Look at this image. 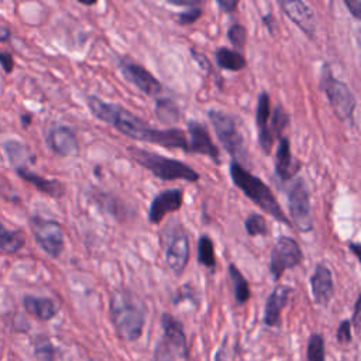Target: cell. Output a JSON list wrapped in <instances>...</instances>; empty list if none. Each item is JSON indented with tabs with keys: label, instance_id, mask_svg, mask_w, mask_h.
Instances as JSON below:
<instances>
[{
	"label": "cell",
	"instance_id": "obj_1",
	"mask_svg": "<svg viewBox=\"0 0 361 361\" xmlns=\"http://www.w3.org/2000/svg\"><path fill=\"white\" fill-rule=\"evenodd\" d=\"M86 102L89 110L97 120L107 123L128 138L155 144L166 149H180L186 154L189 152L188 135L180 128L151 127L147 121H144L121 104L106 102L96 94H89L86 97Z\"/></svg>",
	"mask_w": 361,
	"mask_h": 361
},
{
	"label": "cell",
	"instance_id": "obj_2",
	"mask_svg": "<svg viewBox=\"0 0 361 361\" xmlns=\"http://www.w3.org/2000/svg\"><path fill=\"white\" fill-rule=\"evenodd\" d=\"M110 319L117 336L124 341H135L144 330L147 306L130 288L121 286L111 292Z\"/></svg>",
	"mask_w": 361,
	"mask_h": 361
},
{
	"label": "cell",
	"instance_id": "obj_3",
	"mask_svg": "<svg viewBox=\"0 0 361 361\" xmlns=\"http://www.w3.org/2000/svg\"><path fill=\"white\" fill-rule=\"evenodd\" d=\"M228 173H230V178H231L234 186H237L262 212L269 214L276 221L290 226V221L286 217V214L283 213L282 207L279 206L274 192L261 178L255 176L247 168H244L243 165H240L235 161L230 162Z\"/></svg>",
	"mask_w": 361,
	"mask_h": 361
},
{
	"label": "cell",
	"instance_id": "obj_4",
	"mask_svg": "<svg viewBox=\"0 0 361 361\" xmlns=\"http://www.w3.org/2000/svg\"><path fill=\"white\" fill-rule=\"evenodd\" d=\"M127 152L133 161H135L140 166L145 168L161 180H185L195 183L200 178L192 166L179 159L168 158L158 152L148 151L135 145H128Z\"/></svg>",
	"mask_w": 361,
	"mask_h": 361
},
{
	"label": "cell",
	"instance_id": "obj_5",
	"mask_svg": "<svg viewBox=\"0 0 361 361\" xmlns=\"http://www.w3.org/2000/svg\"><path fill=\"white\" fill-rule=\"evenodd\" d=\"M319 87L324 93L329 100V104L334 113V116L344 124L354 127V116L357 107V99L350 86L337 79L330 68L329 62L322 65Z\"/></svg>",
	"mask_w": 361,
	"mask_h": 361
},
{
	"label": "cell",
	"instance_id": "obj_6",
	"mask_svg": "<svg viewBox=\"0 0 361 361\" xmlns=\"http://www.w3.org/2000/svg\"><path fill=\"white\" fill-rule=\"evenodd\" d=\"M207 117L214 130V134L226 149V152L233 158V161L240 165L248 162V151L245 145V140L240 131V126L237 117L216 109H210L207 111Z\"/></svg>",
	"mask_w": 361,
	"mask_h": 361
},
{
	"label": "cell",
	"instance_id": "obj_7",
	"mask_svg": "<svg viewBox=\"0 0 361 361\" xmlns=\"http://www.w3.org/2000/svg\"><path fill=\"white\" fill-rule=\"evenodd\" d=\"M162 338L157 345L155 361H189L186 336L182 323L169 313L161 316Z\"/></svg>",
	"mask_w": 361,
	"mask_h": 361
},
{
	"label": "cell",
	"instance_id": "obj_8",
	"mask_svg": "<svg viewBox=\"0 0 361 361\" xmlns=\"http://www.w3.org/2000/svg\"><path fill=\"white\" fill-rule=\"evenodd\" d=\"M286 202L290 224H293L300 233L312 231L314 220L312 214L309 188L303 178L293 179L286 192Z\"/></svg>",
	"mask_w": 361,
	"mask_h": 361
},
{
	"label": "cell",
	"instance_id": "obj_9",
	"mask_svg": "<svg viewBox=\"0 0 361 361\" xmlns=\"http://www.w3.org/2000/svg\"><path fill=\"white\" fill-rule=\"evenodd\" d=\"M303 251L299 243L289 235H279L269 255V274L274 281H279L285 271L296 268L303 261Z\"/></svg>",
	"mask_w": 361,
	"mask_h": 361
},
{
	"label": "cell",
	"instance_id": "obj_10",
	"mask_svg": "<svg viewBox=\"0 0 361 361\" xmlns=\"http://www.w3.org/2000/svg\"><path fill=\"white\" fill-rule=\"evenodd\" d=\"M164 254L165 262L175 276H180L189 264L190 244L186 231L182 224L168 228L164 237Z\"/></svg>",
	"mask_w": 361,
	"mask_h": 361
},
{
	"label": "cell",
	"instance_id": "obj_11",
	"mask_svg": "<svg viewBox=\"0 0 361 361\" xmlns=\"http://www.w3.org/2000/svg\"><path fill=\"white\" fill-rule=\"evenodd\" d=\"M31 228L37 244L52 258H58L65 247L62 226L55 220H47L34 217L31 220Z\"/></svg>",
	"mask_w": 361,
	"mask_h": 361
},
{
	"label": "cell",
	"instance_id": "obj_12",
	"mask_svg": "<svg viewBox=\"0 0 361 361\" xmlns=\"http://www.w3.org/2000/svg\"><path fill=\"white\" fill-rule=\"evenodd\" d=\"M118 69L127 82L134 85L147 96L158 97L162 93V85L159 80L142 65L123 58L118 62Z\"/></svg>",
	"mask_w": 361,
	"mask_h": 361
},
{
	"label": "cell",
	"instance_id": "obj_13",
	"mask_svg": "<svg viewBox=\"0 0 361 361\" xmlns=\"http://www.w3.org/2000/svg\"><path fill=\"white\" fill-rule=\"evenodd\" d=\"M278 6L282 8L285 16L310 39L314 38L316 32V14L314 10L302 0H281Z\"/></svg>",
	"mask_w": 361,
	"mask_h": 361
},
{
	"label": "cell",
	"instance_id": "obj_14",
	"mask_svg": "<svg viewBox=\"0 0 361 361\" xmlns=\"http://www.w3.org/2000/svg\"><path fill=\"white\" fill-rule=\"evenodd\" d=\"M188 154H200L209 157L213 162L220 164V151L213 142L206 124L190 120L188 121Z\"/></svg>",
	"mask_w": 361,
	"mask_h": 361
},
{
	"label": "cell",
	"instance_id": "obj_15",
	"mask_svg": "<svg viewBox=\"0 0 361 361\" xmlns=\"http://www.w3.org/2000/svg\"><path fill=\"white\" fill-rule=\"evenodd\" d=\"M183 204V189L172 188L158 193L149 203L148 221L151 224H159L169 213L178 212Z\"/></svg>",
	"mask_w": 361,
	"mask_h": 361
},
{
	"label": "cell",
	"instance_id": "obj_16",
	"mask_svg": "<svg viewBox=\"0 0 361 361\" xmlns=\"http://www.w3.org/2000/svg\"><path fill=\"white\" fill-rule=\"evenodd\" d=\"M300 168H302V162L292 155L290 141L288 137L283 135L281 140H278V147L275 152V159H274L275 176L278 178L279 182L286 183L296 178Z\"/></svg>",
	"mask_w": 361,
	"mask_h": 361
},
{
	"label": "cell",
	"instance_id": "obj_17",
	"mask_svg": "<svg viewBox=\"0 0 361 361\" xmlns=\"http://www.w3.org/2000/svg\"><path fill=\"white\" fill-rule=\"evenodd\" d=\"M47 144L59 157L72 158L79 155V141L66 126H54L47 134Z\"/></svg>",
	"mask_w": 361,
	"mask_h": 361
},
{
	"label": "cell",
	"instance_id": "obj_18",
	"mask_svg": "<svg viewBox=\"0 0 361 361\" xmlns=\"http://www.w3.org/2000/svg\"><path fill=\"white\" fill-rule=\"evenodd\" d=\"M269 117H271V97L267 92H261L257 99L255 126L258 130V145L265 155H271V151L275 142L268 130Z\"/></svg>",
	"mask_w": 361,
	"mask_h": 361
},
{
	"label": "cell",
	"instance_id": "obj_19",
	"mask_svg": "<svg viewBox=\"0 0 361 361\" xmlns=\"http://www.w3.org/2000/svg\"><path fill=\"white\" fill-rule=\"evenodd\" d=\"M313 299L320 306H327L334 295V281L331 269L324 262H317L310 276Z\"/></svg>",
	"mask_w": 361,
	"mask_h": 361
},
{
	"label": "cell",
	"instance_id": "obj_20",
	"mask_svg": "<svg viewBox=\"0 0 361 361\" xmlns=\"http://www.w3.org/2000/svg\"><path fill=\"white\" fill-rule=\"evenodd\" d=\"M292 288L288 285H276L265 302L264 323L269 327H275L281 323V312L288 305Z\"/></svg>",
	"mask_w": 361,
	"mask_h": 361
},
{
	"label": "cell",
	"instance_id": "obj_21",
	"mask_svg": "<svg viewBox=\"0 0 361 361\" xmlns=\"http://www.w3.org/2000/svg\"><path fill=\"white\" fill-rule=\"evenodd\" d=\"M17 173L28 183L35 186L39 192L51 196V197H62L65 195V185L58 179H47L44 176H39L38 173L27 169V168H18L16 169Z\"/></svg>",
	"mask_w": 361,
	"mask_h": 361
},
{
	"label": "cell",
	"instance_id": "obj_22",
	"mask_svg": "<svg viewBox=\"0 0 361 361\" xmlns=\"http://www.w3.org/2000/svg\"><path fill=\"white\" fill-rule=\"evenodd\" d=\"M214 59L220 69L230 71V72H238L247 68V59L245 56L231 48L227 47H219L214 51Z\"/></svg>",
	"mask_w": 361,
	"mask_h": 361
},
{
	"label": "cell",
	"instance_id": "obj_23",
	"mask_svg": "<svg viewBox=\"0 0 361 361\" xmlns=\"http://www.w3.org/2000/svg\"><path fill=\"white\" fill-rule=\"evenodd\" d=\"M24 307L28 313L35 316L39 320H49L52 319L58 307L55 302L49 298H38V296H25L24 298Z\"/></svg>",
	"mask_w": 361,
	"mask_h": 361
},
{
	"label": "cell",
	"instance_id": "obj_24",
	"mask_svg": "<svg viewBox=\"0 0 361 361\" xmlns=\"http://www.w3.org/2000/svg\"><path fill=\"white\" fill-rule=\"evenodd\" d=\"M154 110H155V116L161 124L173 126L182 117L178 103L169 97H157Z\"/></svg>",
	"mask_w": 361,
	"mask_h": 361
},
{
	"label": "cell",
	"instance_id": "obj_25",
	"mask_svg": "<svg viewBox=\"0 0 361 361\" xmlns=\"http://www.w3.org/2000/svg\"><path fill=\"white\" fill-rule=\"evenodd\" d=\"M228 276L231 281L234 299L237 305H244L251 298V289H250L248 281L234 264H228Z\"/></svg>",
	"mask_w": 361,
	"mask_h": 361
},
{
	"label": "cell",
	"instance_id": "obj_26",
	"mask_svg": "<svg viewBox=\"0 0 361 361\" xmlns=\"http://www.w3.org/2000/svg\"><path fill=\"white\" fill-rule=\"evenodd\" d=\"M4 149L7 151L8 158L14 164L16 169L25 168L24 166L25 164L35 162V157L31 152V149L27 145L18 142V141H8V142H6L4 144Z\"/></svg>",
	"mask_w": 361,
	"mask_h": 361
},
{
	"label": "cell",
	"instance_id": "obj_27",
	"mask_svg": "<svg viewBox=\"0 0 361 361\" xmlns=\"http://www.w3.org/2000/svg\"><path fill=\"white\" fill-rule=\"evenodd\" d=\"M290 123V116L289 113L285 110V107L282 104H276L274 107V110L271 111V117H269V134L274 138V141H278L283 137V131L288 128Z\"/></svg>",
	"mask_w": 361,
	"mask_h": 361
},
{
	"label": "cell",
	"instance_id": "obj_28",
	"mask_svg": "<svg viewBox=\"0 0 361 361\" xmlns=\"http://www.w3.org/2000/svg\"><path fill=\"white\" fill-rule=\"evenodd\" d=\"M25 244V235L20 230H8L0 223V251L14 254Z\"/></svg>",
	"mask_w": 361,
	"mask_h": 361
},
{
	"label": "cell",
	"instance_id": "obj_29",
	"mask_svg": "<svg viewBox=\"0 0 361 361\" xmlns=\"http://www.w3.org/2000/svg\"><path fill=\"white\" fill-rule=\"evenodd\" d=\"M197 262L206 267L210 272H214L216 269L217 261H216L214 244L207 234H202L197 240Z\"/></svg>",
	"mask_w": 361,
	"mask_h": 361
},
{
	"label": "cell",
	"instance_id": "obj_30",
	"mask_svg": "<svg viewBox=\"0 0 361 361\" xmlns=\"http://www.w3.org/2000/svg\"><path fill=\"white\" fill-rule=\"evenodd\" d=\"M244 230L250 237L269 235V227L265 217L259 213H250L244 220Z\"/></svg>",
	"mask_w": 361,
	"mask_h": 361
},
{
	"label": "cell",
	"instance_id": "obj_31",
	"mask_svg": "<svg viewBox=\"0 0 361 361\" xmlns=\"http://www.w3.org/2000/svg\"><path fill=\"white\" fill-rule=\"evenodd\" d=\"M227 39L235 51L241 52L247 44V28L240 23H233L227 28Z\"/></svg>",
	"mask_w": 361,
	"mask_h": 361
},
{
	"label": "cell",
	"instance_id": "obj_32",
	"mask_svg": "<svg viewBox=\"0 0 361 361\" xmlns=\"http://www.w3.org/2000/svg\"><path fill=\"white\" fill-rule=\"evenodd\" d=\"M307 360L324 361V340L320 334H312L307 343Z\"/></svg>",
	"mask_w": 361,
	"mask_h": 361
},
{
	"label": "cell",
	"instance_id": "obj_33",
	"mask_svg": "<svg viewBox=\"0 0 361 361\" xmlns=\"http://www.w3.org/2000/svg\"><path fill=\"white\" fill-rule=\"evenodd\" d=\"M203 16V8L202 6H195L190 8H186L185 11H180L176 14V23L182 27L185 25H192L195 24L200 17Z\"/></svg>",
	"mask_w": 361,
	"mask_h": 361
},
{
	"label": "cell",
	"instance_id": "obj_34",
	"mask_svg": "<svg viewBox=\"0 0 361 361\" xmlns=\"http://www.w3.org/2000/svg\"><path fill=\"white\" fill-rule=\"evenodd\" d=\"M353 336H351V320L350 319H344L338 329H337V341L341 344H348L351 343Z\"/></svg>",
	"mask_w": 361,
	"mask_h": 361
},
{
	"label": "cell",
	"instance_id": "obj_35",
	"mask_svg": "<svg viewBox=\"0 0 361 361\" xmlns=\"http://www.w3.org/2000/svg\"><path fill=\"white\" fill-rule=\"evenodd\" d=\"M195 293H196V292H195L193 286H190L189 283H186V285H183V286L179 288V290L176 292V295H175V298H173V302H175V303H176V302H182V300H185L186 298L193 299V295H195Z\"/></svg>",
	"mask_w": 361,
	"mask_h": 361
},
{
	"label": "cell",
	"instance_id": "obj_36",
	"mask_svg": "<svg viewBox=\"0 0 361 361\" xmlns=\"http://www.w3.org/2000/svg\"><path fill=\"white\" fill-rule=\"evenodd\" d=\"M344 6L355 20H361V0H344Z\"/></svg>",
	"mask_w": 361,
	"mask_h": 361
},
{
	"label": "cell",
	"instance_id": "obj_37",
	"mask_svg": "<svg viewBox=\"0 0 361 361\" xmlns=\"http://www.w3.org/2000/svg\"><path fill=\"white\" fill-rule=\"evenodd\" d=\"M216 4L223 13H233L238 7V0H216Z\"/></svg>",
	"mask_w": 361,
	"mask_h": 361
},
{
	"label": "cell",
	"instance_id": "obj_38",
	"mask_svg": "<svg viewBox=\"0 0 361 361\" xmlns=\"http://www.w3.org/2000/svg\"><path fill=\"white\" fill-rule=\"evenodd\" d=\"M0 65L3 66L4 72H11L14 68V61L8 52H0Z\"/></svg>",
	"mask_w": 361,
	"mask_h": 361
},
{
	"label": "cell",
	"instance_id": "obj_39",
	"mask_svg": "<svg viewBox=\"0 0 361 361\" xmlns=\"http://www.w3.org/2000/svg\"><path fill=\"white\" fill-rule=\"evenodd\" d=\"M168 4L175 6V7H195V6H202V1L199 0H168Z\"/></svg>",
	"mask_w": 361,
	"mask_h": 361
},
{
	"label": "cell",
	"instance_id": "obj_40",
	"mask_svg": "<svg viewBox=\"0 0 361 361\" xmlns=\"http://www.w3.org/2000/svg\"><path fill=\"white\" fill-rule=\"evenodd\" d=\"M261 20H262L264 25L267 27V30H268L271 34H274V32H275V28H276V24H275V18H274V16H272L271 13H268V14L262 16V17H261Z\"/></svg>",
	"mask_w": 361,
	"mask_h": 361
},
{
	"label": "cell",
	"instance_id": "obj_41",
	"mask_svg": "<svg viewBox=\"0 0 361 361\" xmlns=\"http://www.w3.org/2000/svg\"><path fill=\"white\" fill-rule=\"evenodd\" d=\"M10 30L7 28V27H4V25H0V42H3V41H7L8 38H10Z\"/></svg>",
	"mask_w": 361,
	"mask_h": 361
},
{
	"label": "cell",
	"instance_id": "obj_42",
	"mask_svg": "<svg viewBox=\"0 0 361 361\" xmlns=\"http://www.w3.org/2000/svg\"><path fill=\"white\" fill-rule=\"evenodd\" d=\"M348 248H350V251H351L357 258H360V244H358V243H348Z\"/></svg>",
	"mask_w": 361,
	"mask_h": 361
},
{
	"label": "cell",
	"instance_id": "obj_43",
	"mask_svg": "<svg viewBox=\"0 0 361 361\" xmlns=\"http://www.w3.org/2000/svg\"><path fill=\"white\" fill-rule=\"evenodd\" d=\"M21 120H23V126L27 127V126H30V123H31V116H30V114H25V116L21 117Z\"/></svg>",
	"mask_w": 361,
	"mask_h": 361
}]
</instances>
